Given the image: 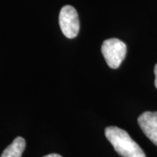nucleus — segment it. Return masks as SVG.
<instances>
[{"instance_id": "obj_3", "label": "nucleus", "mask_w": 157, "mask_h": 157, "mask_svg": "<svg viewBox=\"0 0 157 157\" xmlns=\"http://www.w3.org/2000/svg\"><path fill=\"white\" fill-rule=\"evenodd\" d=\"M59 26L63 34L68 39H74L79 32V19L76 9L72 6L61 8L59 16Z\"/></svg>"}, {"instance_id": "obj_1", "label": "nucleus", "mask_w": 157, "mask_h": 157, "mask_svg": "<svg viewBox=\"0 0 157 157\" xmlns=\"http://www.w3.org/2000/svg\"><path fill=\"white\" fill-rule=\"evenodd\" d=\"M105 135L114 150L122 157H146L144 151L127 131L117 127H107Z\"/></svg>"}, {"instance_id": "obj_4", "label": "nucleus", "mask_w": 157, "mask_h": 157, "mask_svg": "<svg viewBox=\"0 0 157 157\" xmlns=\"http://www.w3.org/2000/svg\"><path fill=\"white\" fill-rule=\"evenodd\" d=\"M138 124L147 137L157 146V112H144L138 118Z\"/></svg>"}, {"instance_id": "obj_6", "label": "nucleus", "mask_w": 157, "mask_h": 157, "mask_svg": "<svg viewBox=\"0 0 157 157\" xmlns=\"http://www.w3.org/2000/svg\"><path fill=\"white\" fill-rule=\"evenodd\" d=\"M155 86L157 88V64L155 67Z\"/></svg>"}, {"instance_id": "obj_5", "label": "nucleus", "mask_w": 157, "mask_h": 157, "mask_svg": "<svg viewBox=\"0 0 157 157\" xmlns=\"http://www.w3.org/2000/svg\"><path fill=\"white\" fill-rule=\"evenodd\" d=\"M25 145V140L23 137L18 136L4 150L1 157H21Z\"/></svg>"}, {"instance_id": "obj_7", "label": "nucleus", "mask_w": 157, "mask_h": 157, "mask_svg": "<svg viewBox=\"0 0 157 157\" xmlns=\"http://www.w3.org/2000/svg\"><path fill=\"white\" fill-rule=\"evenodd\" d=\"M44 157H62L61 155H58V154H50V155H45Z\"/></svg>"}, {"instance_id": "obj_2", "label": "nucleus", "mask_w": 157, "mask_h": 157, "mask_svg": "<svg viewBox=\"0 0 157 157\" xmlns=\"http://www.w3.org/2000/svg\"><path fill=\"white\" fill-rule=\"evenodd\" d=\"M101 52L104 59L112 69L120 67L127 54V45L119 39H108L101 45Z\"/></svg>"}]
</instances>
